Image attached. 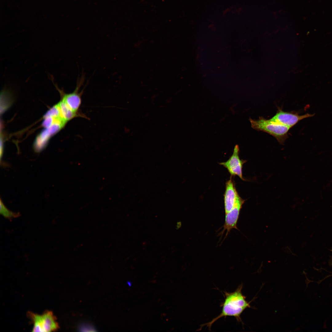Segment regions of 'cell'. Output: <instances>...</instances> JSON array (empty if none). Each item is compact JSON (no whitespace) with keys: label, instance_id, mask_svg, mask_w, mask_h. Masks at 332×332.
Returning a JSON list of instances; mask_svg holds the SVG:
<instances>
[{"label":"cell","instance_id":"1","mask_svg":"<svg viewBox=\"0 0 332 332\" xmlns=\"http://www.w3.org/2000/svg\"><path fill=\"white\" fill-rule=\"evenodd\" d=\"M242 284L232 292H224L225 299L221 304L222 309L221 313L208 322L201 325L199 330L204 326L211 330L212 324L218 319L223 317H233L239 322H242L240 316L247 308L251 307L250 303L247 301L246 297L242 293Z\"/></svg>","mask_w":332,"mask_h":332},{"label":"cell","instance_id":"2","mask_svg":"<svg viewBox=\"0 0 332 332\" xmlns=\"http://www.w3.org/2000/svg\"><path fill=\"white\" fill-rule=\"evenodd\" d=\"M251 127L257 130L262 131L273 136L283 144L288 137L290 128L271 120L260 117L257 120L249 119Z\"/></svg>","mask_w":332,"mask_h":332},{"label":"cell","instance_id":"3","mask_svg":"<svg viewBox=\"0 0 332 332\" xmlns=\"http://www.w3.org/2000/svg\"><path fill=\"white\" fill-rule=\"evenodd\" d=\"M27 316L33 323V332L55 331L59 328L56 318L51 311H46L41 314L30 311Z\"/></svg>","mask_w":332,"mask_h":332},{"label":"cell","instance_id":"4","mask_svg":"<svg viewBox=\"0 0 332 332\" xmlns=\"http://www.w3.org/2000/svg\"><path fill=\"white\" fill-rule=\"evenodd\" d=\"M239 151L238 145H236L233 154L229 159L226 162H220L219 164L227 169L231 176H237L242 180L246 181L243 176L242 168L243 164L247 161L240 159Z\"/></svg>","mask_w":332,"mask_h":332},{"label":"cell","instance_id":"5","mask_svg":"<svg viewBox=\"0 0 332 332\" xmlns=\"http://www.w3.org/2000/svg\"><path fill=\"white\" fill-rule=\"evenodd\" d=\"M245 200L242 199L239 195L236 200L234 206L231 210L225 214V223L223 230L220 234H223L226 231V237L232 229L238 230L237 224L240 211Z\"/></svg>","mask_w":332,"mask_h":332},{"label":"cell","instance_id":"6","mask_svg":"<svg viewBox=\"0 0 332 332\" xmlns=\"http://www.w3.org/2000/svg\"><path fill=\"white\" fill-rule=\"evenodd\" d=\"M314 114L306 113L299 115L297 113L284 112L279 108L275 115L271 119L281 124L291 128L300 121L312 117Z\"/></svg>","mask_w":332,"mask_h":332},{"label":"cell","instance_id":"7","mask_svg":"<svg viewBox=\"0 0 332 332\" xmlns=\"http://www.w3.org/2000/svg\"><path fill=\"white\" fill-rule=\"evenodd\" d=\"M239 195L232 177L231 176L230 179L226 183L225 190L223 195L225 214L233 208L237 197Z\"/></svg>","mask_w":332,"mask_h":332},{"label":"cell","instance_id":"8","mask_svg":"<svg viewBox=\"0 0 332 332\" xmlns=\"http://www.w3.org/2000/svg\"><path fill=\"white\" fill-rule=\"evenodd\" d=\"M84 76H82L79 78L77 81V86L74 91L69 94H64L62 101L73 111L77 112L81 103V94L78 93L81 86L84 81Z\"/></svg>","mask_w":332,"mask_h":332},{"label":"cell","instance_id":"9","mask_svg":"<svg viewBox=\"0 0 332 332\" xmlns=\"http://www.w3.org/2000/svg\"><path fill=\"white\" fill-rule=\"evenodd\" d=\"M61 129L60 125L54 123L43 131L38 136L35 142L34 145L35 150L37 152L41 151L46 146L49 137Z\"/></svg>","mask_w":332,"mask_h":332},{"label":"cell","instance_id":"10","mask_svg":"<svg viewBox=\"0 0 332 332\" xmlns=\"http://www.w3.org/2000/svg\"><path fill=\"white\" fill-rule=\"evenodd\" d=\"M57 105L59 108L61 117L66 122L78 116L77 112L72 110L62 100Z\"/></svg>","mask_w":332,"mask_h":332},{"label":"cell","instance_id":"11","mask_svg":"<svg viewBox=\"0 0 332 332\" xmlns=\"http://www.w3.org/2000/svg\"><path fill=\"white\" fill-rule=\"evenodd\" d=\"M0 214L5 218L10 219L16 218L20 215V214L10 211L4 205L1 200H0Z\"/></svg>","mask_w":332,"mask_h":332},{"label":"cell","instance_id":"12","mask_svg":"<svg viewBox=\"0 0 332 332\" xmlns=\"http://www.w3.org/2000/svg\"><path fill=\"white\" fill-rule=\"evenodd\" d=\"M49 117H51L54 118L61 117L57 105L54 106L49 109L45 115L44 118Z\"/></svg>","mask_w":332,"mask_h":332},{"label":"cell","instance_id":"13","mask_svg":"<svg viewBox=\"0 0 332 332\" xmlns=\"http://www.w3.org/2000/svg\"><path fill=\"white\" fill-rule=\"evenodd\" d=\"M55 122L54 118L51 117L45 118V119L42 122V125L44 127L48 128L51 126Z\"/></svg>","mask_w":332,"mask_h":332},{"label":"cell","instance_id":"14","mask_svg":"<svg viewBox=\"0 0 332 332\" xmlns=\"http://www.w3.org/2000/svg\"><path fill=\"white\" fill-rule=\"evenodd\" d=\"M329 263L330 265L332 266V256L331 257L330 259L329 260Z\"/></svg>","mask_w":332,"mask_h":332},{"label":"cell","instance_id":"15","mask_svg":"<svg viewBox=\"0 0 332 332\" xmlns=\"http://www.w3.org/2000/svg\"><path fill=\"white\" fill-rule=\"evenodd\" d=\"M128 284L129 286H131L132 284L130 282H128Z\"/></svg>","mask_w":332,"mask_h":332}]
</instances>
